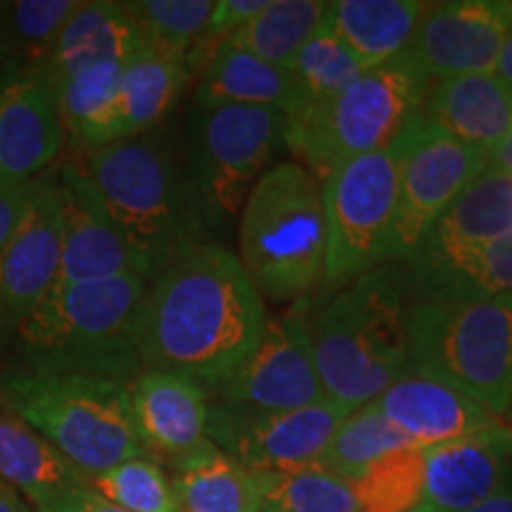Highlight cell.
Masks as SVG:
<instances>
[{
	"mask_svg": "<svg viewBox=\"0 0 512 512\" xmlns=\"http://www.w3.org/2000/svg\"><path fill=\"white\" fill-rule=\"evenodd\" d=\"M145 292L138 273L53 287L15 332L22 368L131 384L143 373L138 316Z\"/></svg>",
	"mask_w": 512,
	"mask_h": 512,
	"instance_id": "obj_4",
	"label": "cell"
},
{
	"mask_svg": "<svg viewBox=\"0 0 512 512\" xmlns=\"http://www.w3.org/2000/svg\"><path fill=\"white\" fill-rule=\"evenodd\" d=\"M347 413L330 399L285 413L245 411L211 399L207 439L256 472L304 470L318 463Z\"/></svg>",
	"mask_w": 512,
	"mask_h": 512,
	"instance_id": "obj_13",
	"label": "cell"
},
{
	"mask_svg": "<svg viewBox=\"0 0 512 512\" xmlns=\"http://www.w3.org/2000/svg\"><path fill=\"white\" fill-rule=\"evenodd\" d=\"M133 422L145 456L174 467L207 444L211 396L188 375L143 370L128 384Z\"/></svg>",
	"mask_w": 512,
	"mask_h": 512,
	"instance_id": "obj_20",
	"label": "cell"
},
{
	"mask_svg": "<svg viewBox=\"0 0 512 512\" xmlns=\"http://www.w3.org/2000/svg\"><path fill=\"white\" fill-rule=\"evenodd\" d=\"M190 76L188 62L181 57L152 46L140 48L121 74L114 140L155 131L181 100Z\"/></svg>",
	"mask_w": 512,
	"mask_h": 512,
	"instance_id": "obj_27",
	"label": "cell"
},
{
	"mask_svg": "<svg viewBox=\"0 0 512 512\" xmlns=\"http://www.w3.org/2000/svg\"><path fill=\"white\" fill-rule=\"evenodd\" d=\"M512 484V427L425 448V491L415 512H470Z\"/></svg>",
	"mask_w": 512,
	"mask_h": 512,
	"instance_id": "obj_19",
	"label": "cell"
},
{
	"mask_svg": "<svg viewBox=\"0 0 512 512\" xmlns=\"http://www.w3.org/2000/svg\"><path fill=\"white\" fill-rule=\"evenodd\" d=\"M264 472L242 465L211 441L171 467L181 512H259Z\"/></svg>",
	"mask_w": 512,
	"mask_h": 512,
	"instance_id": "obj_26",
	"label": "cell"
},
{
	"mask_svg": "<svg viewBox=\"0 0 512 512\" xmlns=\"http://www.w3.org/2000/svg\"><path fill=\"white\" fill-rule=\"evenodd\" d=\"M76 164L98 192L147 283L185 249L209 240L185 164L157 128L83 152Z\"/></svg>",
	"mask_w": 512,
	"mask_h": 512,
	"instance_id": "obj_2",
	"label": "cell"
},
{
	"mask_svg": "<svg viewBox=\"0 0 512 512\" xmlns=\"http://www.w3.org/2000/svg\"><path fill=\"white\" fill-rule=\"evenodd\" d=\"M408 446L415 444L384 418L377 401H370L344 415L328 448L313 467L354 482L375 460Z\"/></svg>",
	"mask_w": 512,
	"mask_h": 512,
	"instance_id": "obj_31",
	"label": "cell"
},
{
	"mask_svg": "<svg viewBox=\"0 0 512 512\" xmlns=\"http://www.w3.org/2000/svg\"><path fill=\"white\" fill-rule=\"evenodd\" d=\"M147 46L188 62L202 48L216 0H126Z\"/></svg>",
	"mask_w": 512,
	"mask_h": 512,
	"instance_id": "obj_33",
	"label": "cell"
},
{
	"mask_svg": "<svg viewBox=\"0 0 512 512\" xmlns=\"http://www.w3.org/2000/svg\"><path fill=\"white\" fill-rule=\"evenodd\" d=\"M290 72L299 83V91H302V112H309L342 93L366 69L358 64L351 50L339 41L335 31L323 19L316 34L304 43L302 50L294 57Z\"/></svg>",
	"mask_w": 512,
	"mask_h": 512,
	"instance_id": "obj_35",
	"label": "cell"
},
{
	"mask_svg": "<svg viewBox=\"0 0 512 512\" xmlns=\"http://www.w3.org/2000/svg\"><path fill=\"white\" fill-rule=\"evenodd\" d=\"M195 105L271 107L287 119L304 107L302 91L290 69H280L259 57L221 41L209 50L197 69Z\"/></svg>",
	"mask_w": 512,
	"mask_h": 512,
	"instance_id": "obj_23",
	"label": "cell"
},
{
	"mask_svg": "<svg viewBox=\"0 0 512 512\" xmlns=\"http://www.w3.org/2000/svg\"><path fill=\"white\" fill-rule=\"evenodd\" d=\"M505 425H510L512 427V394H510V401H508V408H505V413H503V418H501Z\"/></svg>",
	"mask_w": 512,
	"mask_h": 512,
	"instance_id": "obj_44",
	"label": "cell"
},
{
	"mask_svg": "<svg viewBox=\"0 0 512 512\" xmlns=\"http://www.w3.org/2000/svg\"><path fill=\"white\" fill-rule=\"evenodd\" d=\"M88 486L95 494L131 512H181L171 477L147 456L131 458L88 477Z\"/></svg>",
	"mask_w": 512,
	"mask_h": 512,
	"instance_id": "obj_37",
	"label": "cell"
},
{
	"mask_svg": "<svg viewBox=\"0 0 512 512\" xmlns=\"http://www.w3.org/2000/svg\"><path fill=\"white\" fill-rule=\"evenodd\" d=\"M79 3L81 0L0 3V67L46 62Z\"/></svg>",
	"mask_w": 512,
	"mask_h": 512,
	"instance_id": "obj_32",
	"label": "cell"
},
{
	"mask_svg": "<svg viewBox=\"0 0 512 512\" xmlns=\"http://www.w3.org/2000/svg\"><path fill=\"white\" fill-rule=\"evenodd\" d=\"M470 512H512V484L508 489H503L501 494H496L494 498L479 505V508L470 510Z\"/></svg>",
	"mask_w": 512,
	"mask_h": 512,
	"instance_id": "obj_42",
	"label": "cell"
},
{
	"mask_svg": "<svg viewBox=\"0 0 512 512\" xmlns=\"http://www.w3.org/2000/svg\"><path fill=\"white\" fill-rule=\"evenodd\" d=\"M494 74H496V79L505 86V91L512 95V29H510L508 38H505L501 55H498V60H496Z\"/></svg>",
	"mask_w": 512,
	"mask_h": 512,
	"instance_id": "obj_40",
	"label": "cell"
},
{
	"mask_svg": "<svg viewBox=\"0 0 512 512\" xmlns=\"http://www.w3.org/2000/svg\"><path fill=\"white\" fill-rule=\"evenodd\" d=\"M432 79L415 57L366 69L342 93L285 121V147L318 181L349 159L384 150L418 117Z\"/></svg>",
	"mask_w": 512,
	"mask_h": 512,
	"instance_id": "obj_7",
	"label": "cell"
},
{
	"mask_svg": "<svg viewBox=\"0 0 512 512\" xmlns=\"http://www.w3.org/2000/svg\"><path fill=\"white\" fill-rule=\"evenodd\" d=\"M389 261L408 264L441 214L489 169V152L451 138L420 114L403 131Z\"/></svg>",
	"mask_w": 512,
	"mask_h": 512,
	"instance_id": "obj_12",
	"label": "cell"
},
{
	"mask_svg": "<svg viewBox=\"0 0 512 512\" xmlns=\"http://www.w3.org/2000/svg\"><path fill=\"white\" fill-rule=\"evenodd\" d=\"M375 401L384 418L422 448L472 437L503 422L458 389L411 370Z\"/></svg>",
	"mask_w": 512,
	"mask_h": 512,
	"instance_id": "obj_22",
	"label": "cell"
},
{
	"mask_svg": "<svg viewBox=\"0 0 512 512\" xmlns=\"http://www.w3.org/2000/svg\"><path fill=\"white\" fill-rule=\"evenodd\" d=\"M238 259L261 299L299 304L323 290L320 181L302 162H275L256 181L238 216Z\"/></svg>",
	"mask_w": 512,
	"mask_h": 512,
	"instance_id": "obj_5",
	"label": "cell"
},
{
	"mask_svg": "<svg viewBox=\"0 0 512 512\" xmlns=\"http://www.w3.org/2000/svg\"><path fill=\"white\" fill-rule=\"evenodd\" d=\"M306 302L285 316L266 320L259 344L211 399L256 413H285L323 401L313 361Z\"/></svg>",
	"mask_w": 512,
	"mask_h": 512,
	"instance_id": "obj_14",
	"label": "cell"
},
{
	"mask_svg": "<svg viewBox=\"0 0 512 512\" xmlns=\"http://www.w3.org/2000/svg\"><path fill=\"white\" fill-rule=\"evenodd\" d=\"M427 3L420 0H337L325 22L363 69L406 53Z\"/></svg>",
	"mask_w": 512,
	"mask_h": 512,
	"instance_id": "obj_25",
	"label": "cell"
},
{
	"mask_svg": "<svg viewBox=\"0 0 512 512\" xmlns=\"http://www.w3.org/2000/svg\"><path fill=\"white\" fill-rule=\"evenodd\" d=\"M512 230V174L486 169L425 235L418 252L403 264L408 285L432 278L477 254Z\"/></svg>",
	"mask_w": 512,
	"mask_h": 512,
	"instance_id": "obj_18",
	"label": "cell"
},
{
	"mask_svg": "<svg viewBox=\"0 0 512 512\" xmlns=\"http://www.w3.org/2000/svg\"><path fill=\"white\" fill-rule=\"evenodd\" d=\"M411 302H477L512 294V230L463 264L408 285Z\"/></svg>",
	"mask_w": 512,
	"mask_h": 512,
	"instance_id": "obj_30",
	"label": "cell"
},
{
	"mask_svg": "<svg viewBox=\"0 0 512 512\" xmlns=\"http://www.w3.org/2000/svg\"><path fill=\"white\" fill-rule=\"evenodd\" d=\"M358 512H415L425 491V448L387 453L351 482Z\"/></svg>",
	"mask_w": 512,
	"mask_h": 512,
	"instance_id": "obj_34",
	"label": "cell"
},
{
	"mask_svg": "<svg viewBox=\"0 0 512 512\" xmlns=\"http://www.w3.org/2000/svg\"><path fill=\"white\" fill-rule=\"evenodd\" d=\"M408 370L503 418L512 394V294L477 302H411Z\"/></svg>",
	"mask_w": 512,
	"mask_h": 512,
	"instance_id": "obj_8",
	"label": "cell"
},
{
	"mask_svg": "<svg viewBox=\"0 0 512 512\" xmlns=\"http://www.w3.org/2000/svg\"><path fill=\"white\" fill-rule=\"evenodd\" d=\"M0 482L22 494L36 510L88 484V477L29 425L0 413Z\"/></svg>",
	"mask_w": 512,
	"mask_h": 512,
	"instance_id": "obj_28",
	"label": "cell"
},
{
	"mask_svg": "<svg viewBox=\"0 0 512 512\" xmlns=\"http://www.w3.org/2000/svg\"><path fill=\"white\" fill-rule=\"evenodd\" d=\"M285 121L271 107H192L183 164L207 235L238 221L247 195L285 147Z\"/></svg>",
	"mask_w": 512,
	"mask_h": 512,
	"instance_id": "obj_10",
	"label": "cell"
},
{
	"mask_svg": "<svg viewBox=\"0 0 512 512\" xmlns=\"http://www.w3.org/2000/svg\"><path fill=\"white\" fill-rule=\"evenodd\" d=\"M328 5L323 0H268L266 8L226 38V43L275 67L290 69L304 43L323 24Z\"/></svg>",
	"mask_w": 512,
	"mask_h": 512,
	"instance_id": "obj_29",
	"label": "cell"
},
{
	"mask_svg": "<svg viewBox=\"0 0 512 512\" xmlns=\"http://www.w3.org/2000/svg\"><path fill=\"white\" fill-rule=\"evenodd\" d=\"M143 46L136 22L112 0L79 3L57 36L46 67L60 98L67 143L81 155L114 143L121 74Z\"/></svg>",
	"mask_w": 512,
	"mask_h": 512,
	"instance_id": "obj_9",
	"label": "cell"
},
{
	"mask_svg": "<svg viewBox=\"0 0 512 512\" xmlns=\"http://www.w3.org/2000/svg\"><path fill=\"white\" fill-rule=\"evenodd\" d=\"M34 512H131L121 505L107 501L100 494H95L88 484L76 486V489L67 491V494L57 496L43 508H36Z\"/></svg>",
	"mask_w": 512,
	"mask_h": 512,
	"instance_id": "obj_38",
	"label": "cell"
},
{
	"mask_svg": "<svg viewBox=\"0 0 512 512\" xmlns=\"http://www.w3.org/2000/svg\"><path fill=\"white\" fill-rule=\"evenodd\" d=\"M62 259L57 169L36 178L22 221L0 254V337H10L53 292Z\"/></svg>",
	"mask_w": 512,
	"mask_h": 512,
	"instance_id": "obj_16",
	"label": "cell"
},
{
	"mask_svg": "<svg viewBox=\"0 0 512 512\" xmlns=\"http://www.w3.org/2000/svg\"><path fill=\"white\" fill-rule=\"evenodd\" d=\"M332 292L328 304L309 320L313 361L325 399L354 411L408 373L411 294L403 266L394 261Z\"/></svg>",
	"mask_w": 512,
	"mask_h": 512,
	"instance_id": "obj_3",
	"label": "cell"
},
{
	"mask_svg": "<svg viewBox=\"0 0 512 512\" xmlns=\"http://www.w3.org/2000/svg\"><path fill=\"white\" fill-rule=\"evenodd\" d=\"M266 320L238 254L216 240L197 242L147 283L140 366L188 375L211 396L256 349Z\"/></svg>",
	"mask_w": 512,
	"mask_h": 512,
	"instance_id": "obj_1",
	"label": "cell"
},
{
	"mask_svg": "<svg viewBox=\"0 0 512 512\" xmlns=\"http://www.w3.org/2000/svg\"><path fill=\"white\" fill-rule=\"evenodd\" d=\"M489 169L512 174V131L489 152Z\"/></svg>",
	"mask_w": 512,
	"mask_h": 512,
	"instance_id": "obj_41",
	"label": "cell"
},
{
	"mask_svg": "<svg viewBox=\"0 0 512 512\" xmlns=\"http://www.w3.org/2000/svg\"><path fill=\"white\" fill-rule=\"evenodd\" d=\"M510 29L512 3L503 0L427 3L406 50L432 81L494 74Z\"/></svg>",
	"mask_w": 512,
	"mask_h": 512,
	"instance_id": "obj_17",
	"label": "cell"
},
{
	"mask_svg": "<svg viewBox=\"0 0 512 512\" xmlns=\"http://www.w3.org/2000/svg\"><path fill=\"white\" fill-rule=\"evenodd\" d=\"M259 512H358L351 482L318 467L264 472Z\"/></svg>",
	"mask_w": 512,
	"mask_h": 512,
	"instance_id": "obj_36",
	"label": "cell"
},
{
	"mask_svg": "<svg viewBox=\"0 0 512 512\" xmlns=\"http://www.w3.org/2000/svg\"><path fill=\"white\" fill-rule=\"evenodd\" d=\"M31 188H34V181L24 185H10V188H0V254L8 247L12 233H15L24 211H27Z\"/></svg>",
	"mask_w": 512,
	"mask_h": 512,
	"instance_id": "obj_39",
	"label": "cell"
},
{
	"mask_svg": "<svg viewBox=\"0 0 512 512\" xmlns=\"http://www.w3.org/2000/svg\"><path fill=\"white\" fill-rule=\"evenodd\" d=\"M0 512H31L15 489L0 482Z\"/></svg>",
	"mask_w": 512,
	"mask_h": 512,
	"instance_id": "obj_43",
	"label": "cell"
},
{
	"mask_svg": "<svg viewBox=\"0 0 512 512\" xmlns=\"http://www.w3.org/2000/svg\"><path fill=\"white\" fill-rule=\"evenodd\" d=\"M0 401L86 477L145 456L124 382L15 368L0 377Z\"/></svg>",
	"mask_w": 512,
	"mask_h": 512,
	"instance_id": "obj_6",
	"label": "cell"
},
{
	"mask_svg": "<svg viewBox=\"0 0 512 512\" xmlns=\"http://www.w3.org/2000/svg\"><path fill=\"white\" fill-rule=\"evenodd\" d=\"M403 143L401 133L384 150L349 159L320 181L325 221L323 290H337L389 261Z\"/></svg>",
	"mask_w": 512,
	"mask_h": 512,
	"instance_id": "obj_11",
	"label": "cell"
},
{
	"mask_svg": "<svg viewBox=\"0 0 512 512\" xmlns=\"http://www.w3.org/2000/svg\"><path fill=\"white\" fill-rule=\"evenodd\" d=\"M67 143L46 62L0 67V188L48 174Z\"/></svg>",
	"mask_w": 512,
	"mask_h": 512,
	"instance_id": "obj_15",
	"label": "cell"
},
{
	"mask_svg": "<svg viewBox=\"0 0 512 512\" xmlns=\"http://www.w3.org/2000/svg\"><path fill=\"white\" fill-rule=\"evenodd\" d=\"M62 202V259L57 285L138 273L119 228L76 162L57 169Z\"/></svg>",
	"mask_w": 512,
	"mask_h": 512,
	"instance_id": "obj_21",
	"label": "cell"
},
{
	"mask_svg": "<svg viewBox=\"0 0 512 512\" xmlns=\"http://www.w3.org/2000/svg\"><path fill=\"white\" fill-rule=\"evenodd\" d=\"M420 117L460 143L491 152L512 131V95L496 74L432 81Z\"/></svg>",
	"mask_w": 512,
	"mask_h": 512,
	"instance_id": "obj_24",
	"label": "cell"
}]
</instances>
